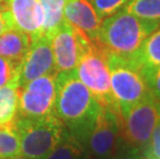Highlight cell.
<instances>
[{
	"label": "cell",
	"mask_w": 160,
	"mask_h": 159,
	"mask_svg": "<svg viewBox=\"0 0 160 159\" xmlns=\"http://www.w3.org/2000/svg\"><path fill=\"white\" fill-rule=\"evenodd\" d=\"M100 110L101 107L79 79L77 69L57 73L55 114L84 147Z\"/></svg>",
	"instance_id": "cell-1"
},
{
	"label": "cell",
	"mask_w": 160,
	"mask_h": 159,
	"mask_svg": "<svg viewBox=\"0 0 160 159\" xmlns=\"http://www.w3.org/2000/svg\"><path fill=\"white\" fill-rule=\"evenodd\" d=\"M159 26L160 23L139 19L122 8L102 20L95 42L108 53L132 58L145 39Z\"/></svg>",
	"instance_id": "cell-2"
},
{
	"label": "cell",
	"mask_w": 160,
	"mask_h": 159,
	"mask_svg": "<svg viewBox=\"0 0 160 159\" xmlns=\"http://www.w3.org/2000/svg\"><path fill=\"white\" fill-rule=\"evenodd\" d=\"M76 69L81 82L87 87L98 104L113 112L120 121L121 114L112 92L108 51L97 42L91 40Z\"/></svg>",
	"instance_id": "cell-3"
},
{
	"label": "cell",
	"mask_w": 160,
	"mask_h": 159,
	"mask_svg": "<svg viewBox=\"0 0 160 159\" xmlns=\"http://www.w3.org/2000/svg\"><path fill=\"white\" fill-rule=\"evenodd\" d=\"M21 154L27 159H46L66 134L67 128L56 114L39 119L16 117Z\"/></svg>",
	"instance_id": "cell-4"
},
{
	"label": "cell",
	"mask_w": 160,
	"mask_h": 159,
	"mask_svg": "<svg viewBox=\"0 0 160 159\" xmlns=\"http://www.w3.org/2000/svg\"><path fill=\"white\" fill-rule=\"evenodd\" d=\"M108 63L112 92L122 117L132 107L152 94L141 67L132 58H125L108 52Z\"/></svg>",
	"instance_id": "cell-5"
},
{
	"label": "cell",
	"mask_w": 160,
	"mask_h": 159,
	"mask_svg": "<svg viewBox=\"0 0 160 159\" xmlns=\"http://www.w3.org/2000/svg\"><path fill=\"white\" fill-rule=\"evenodd\" d=\"M160 117V101L152 95L132 107L121 117L120 133L125 144L144 151Z\"/></svg>",
	"instance_id": "cell-6"
},
{
	"label": "cell",
	"mask_w": 160,
	"mask_h": 159,
	"mask_svg": "<svg viewBox=\"0 0 160 159\" xmlns=\"http://www.w3.org/2000/svg\"><path fill=\"white\" fill-rule=\"evenodd\" d=\"M57 73L46 74L18 87L17 117L39 119L55 114Z\"/></svg>",
	"instance_id": "cell-7"
},
{
	"label": "cell",
	"mask_w": 160,
	"mask_h": 159,
	"mask_svg": "<svg viewBox=\"0 0 160 159\" xmlns=\"http://www.w3.org/2000/svg\"><path fill=\"white\" fill-rule=\"evenodd\" d=\"M51 40L57 73L76 69L81 57L91 42L86 34L65 20Z\"/></svg>",
	"instance_id": "cell-8"
},
{
	"label": "cell",
	"mask_w": 160,
	"mask_h": 159,
	"mask_svg": "<svg viewBox=\"0 0 160 159\" xmlns=\"http://www.w3.org/2000/svg\"><path fill=\"white\" fill-rule=\"evenodd\" d=\"M122 143L119 118L113 112L101 107L92 127L85 148L97 159H112Z\"/></svg>",
	"instance_id": "cell-9"
},
{
	"label": "cell",
	"mask_w": 160,
	"mask_h": 159,
	"mask_svg": "<svg viewBox=\"0 0 160 159\" xmlns=\"http://www.w3.org/2000/svg\"><path fill=\"white\" fill-rule=\"evenodd\" d=\"M57 73L52 49V40L45 35L31 42L29 51L19 66L18 87L46 74Z\"/></svg>",
	"instance_id": "cell-10"
},
{
	"label": "cell",
	"mask_w": 160,
	"mask_h": 159,
	"mask_svg": "<svg viewBox=\"0 0 160 159\" xmlns=\"http://www.w3.org/2000/svg\"><path fill=\"white\" fill-rule=\"evenodd\" d=\"M13 28L26 33L31 42L42 36L45 13L39 0H4Z\"/></svg>",
	"instance_id": "cell-11"
},
{
	"label": "cell",
	"mask_w": 160,
	"mask_h": 159,
	"mask_svg": "<svg viewBox=\"0 0 160 159\" xmlns=\"http://www.w3.org/2000/svg\"><path fill=\"white\" fill-rule=\"evenodd\" d=\"M64 20L95 42L102 20L98 17L90 0H66Z\"/></svg>",
	"instance_id": "cell-12"
},
{
	"label": "cell",
	"mask_w": 160,
	"mask_h": 159,
	"mask_svg": "<svg viewBox=\"0 0 160 159\" xmlns=\"http://www.w3.org/2000/svg\"><path fill=\"white\" fill-rule=\"evenodd\" d=\"M30 37L18 29H9L0 35V56L20 65L31 46Z\"/></svg>",
	"instance_id": "cell-13"
},
{
	"label": "cell",
	"mask_w": 160,
	"mask_h": 159,
	"mask_svg": "<svg viewBox=\"0 0 160 159\" xmlns=\"http://www.w3.org/2000/svg\"><path fill=\"white\" fill-rule=\"evenodd\" d=\"M132 59L142 70L160 66V26L145 39Z\"/></svg>",
	"instance_id": "cell-14"
},
{
	"label": "cell",
	"mask_w": 160,
	"mask_h": 159,
	"mask_svg": "<svg viewBox=\"0 0 160 159\" xmlns=\"http://www.w3.org/2000/svg\"><path fill=\"white\" fill-rule=\"evenodd\" d=\"M45 13L42 35L51 38L64 22V5L66 0H39Z\"/></svg>",
	"instance_id": "cell-15"
},
{
	"label": "cell",
	"mask_w": 160,
	"mask_h": 159,
	"mask_svg": "<svg viewBox=\"0 0 160 159\" xmlns=\"http://www.w3.org/2000/svg\"><path fill=\"white\" fill-rule=\"evenodd\" d=\"M89 157L90 155L84 145L67 131L46 159H89Z\"/></svg>",
	"instance_id": "cell-16"
},
{
	"label": "cell",
	"mask_w": 160,
	"mask_h": 159,
	"mask_svg": "<svg viewBox=\"0 0 160 159\" xmlns=\"http://www.w3.org/2000/svg\"><path fill=\"white\" fill-rule=\"evenodd\" d=\"M21 155V142L15 122L0 125V158L12 159Z\"/></svg>",
	"instance_id": "cell-17"
},
{
	"label": "cell",
	"mask_w": 160,
	"mask_h": 159,
	"mask_svg": "<svg viewBox=\"0 0 160 159\" xmlns=\"http://www.w3.org/2000/svg\"><path fill=\"white\" fill-rule=\"evenodd\" d=\"M18 86L8 85L0 88V125L12 123L18 114Z\"/></svg>",
	"instance_id": "cell-18"
},
{
	"label": "cell",
	"mask_w": 160,
	"mask_h": 159,
	"mask_svg": "<svg viewBox=\"0 0 160 159\" xmlns=\"http://www.w3.org/2000/svg\"><path fill=\"white\" fill-rule=\"evenodd\" d=\"M124 9L139 19L160 23V0H130Z\"/></svg>",
	"instance_id": "cell-19"
},
{
	"label": "cell",
	"mask_w": 160,
	"mask_h": 159,
	"mask_svg": "<svg viewBox=\"0 0 160 159\" xmlns=\"http://www.w3.org/2000/svg\"><path fill=\"white\" fill-rule=\"evenodd\" d=\"M18 64L0 56V88L8 85L18 86Z\"/></svg>",
	"instance_id": "cell-20"
},
{
	"label": "cell",
	"mask_w": 160,
	"mask_h": 159,
	"mask_svg": "<svg viewBox=\"0 0 160 159\" xmlns=\"http://www.w3.org/2000/svg\"><path fill=\"white\" fill-rule=\"evenodd\" d=\"M130 0H91V3L98 17L103 20L107 17L114 15L115 12L124 8V6Z\"/></svg>",
	"instance_id": "cell-21"
},
{
	"label": "cell",
	"mask_w": 160,
	"mask_h": 159,
	"mask_svg": "<svg viewBox=\"0 0 160 159\" xmlns=\"http://www.w3.org/2000/svg\"><path fill=\"white\" fill-rule=\"evenodd\" d=\"M152 96L160 101V66L154 69L142 70Z\"/></svg>",
	"instance_id": "cell-22"
},
{
	"label": "cell",
	"mask_w": 160,
	"mask_h": 159,
	"mask_svg": "<svg viewBox=\"0 0 160 159\" xmlns=\"http://www.w3.org/2000/svg\"><path fill=\"white\" fill-rule=\"evenodd\" d=\"M145 150L149 151L155 157L160 158V117L152 131L148 147Z\"/></svg>",
	"instance_id": "cell-23"
},
{
	"label": "cell",
	"mask_w": 160,
	"mask_h": 159,
	"mask_svg": "<svg viewBox=\"0 0 160 159\" xmlns=\"http://www.w3.org/2000/svg\"><path fill=\"white\" fill-rule=\"evenodd\" d=\"M139 156L141 151L138 149L129 146L122 141L120 147L112 159H139Z\"/></svg>",
	"instance_id": "cell-24"
},
{
	"label": "cell",
	"mask_w": 160,
	"mask_h": 159,
	"mask_svg": "<svg viewBox=\"0 0 160 159\" xmlns=\"http://www.w3.org/2000/svg\"><path fill=\"white\" fill-rule=\"evenodd\" d=\"M12 28H13V25H12L11 15H9L8 11L6 9L5 12L0 13V35H1L2 33H4L5 31H8V30L12 29Z\"/></svg>",
	"instance_id": "cell-25"
},
{
	"label": "cell",
	"mask_w": 160,
	"mask_h": 159,
	"mask_svg": "<svg viewBox=\"0 0 160 159\" xmlns=\"http://www.w3.org/2000/svg\"><path fill=\"white\" fill-rule=\"evenodd\" d=\"M139 159H160V158L155 157L154 155H152L149 151L144 150V151H141V156H139Z\"/></svg>",
	"instance_id": "cell-26"
},
{
	"label": "cell",
	"mask_w": 160,
	"mask_h": 159,
	"mask_svg": "<svg viewBox=\"0 0 160 159\" xmlns=\"http://www.w3.org/2000/svg\"><path fill=\"white\" fill-rule=\"evenodd\" d=\"M6 4H5V1L4 0H0V13L5 12L6 11Z\"/></svg>",
	"instance_id": "cell-27"
},
{
	"label": "cell",
	"mask_w": 160,
	"mask_h": 159,
	"mask_svg": "<svg viewBox=\"0 0 160 159\" xmlns=\"http://www.w3.org/2000/svg\"><path fill=\"white\" fill-rule=\"evenodd\" d=\"M12 159H27V158H26V157H24V156H22V155H21V156H18V157L12 158Z\"/></svg>",
	"instance_id": "cell-28"
},
{
	"label": "cell",
	"mask_w": 160,
	"mask_h": 159,
	"mask_svg": "<svg viewBox=\"0 0 160 159\" xmlns=\"http://www.w3.org/2000/svg\"><path fill=\"white\" fill-rule=\"evenodd\" d=\"M0 159H1V158H0Z\"/></svg>",
	"instance_id": "cell-29"
},
{
	"label": "cell",
	"mask_w": 160,
	"mask_h": 159,
	"mask_svg": "<svg viewBox=\"0 0 160 159\" xmlns=\"http://www.w3.org/2000/svg\"><path fill=\"white\" fill-rule=\"evenodd\" d=\"M90 1H91V0H90Z\"/></svg>",
	"instance_id": "cell-30"
}]
</instances>
